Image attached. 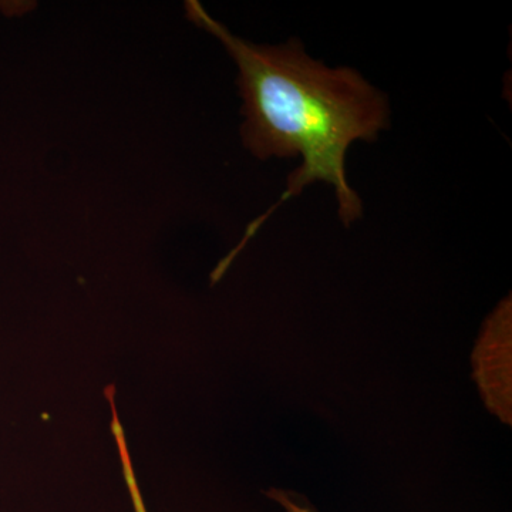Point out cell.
<instances>
[{
    "instance_id": "1",
    "label": "cell",
    "mask_w": 512,
    "mask_h": 512,
    "mask_svg": "<svg viewBox=\"0 0 512 512\" xmlns=\"http://www.w3.org/2000/svg\"><path fill=\"white\" fill-rule=\"evenodd\" d=\"M185 10L237 63L244 146L261 160L302 158L301 167L289 175L281 200L259 221L318 181L332 185L346 227L359 220L362 200L348 183L346 154L355 141L373 143L389 126L386 97L355 70L330 69L313 60L299 40L282 46L254 45L232 35L200 3L187 2Z\"/></svg>"
},
{
    "instance_id": "2",
    "label": "cell",
    "mask_w": 512,
    "mask_h": 512,
    "mask_svg": "<svg viewBox=\"0 0 512 512\" xmlns=\"http://www.w3.org/2000/svg\"><path fill=\"white\" fill-rule=\"evenodd\" d=\"M511 296L504 299L481 329L471 362L474 379L487 409L503 423L511 424Z\"/></svg>"
},
{
    "instance_id": "3",
    "label": "cell",
    "mask_w": 512,
    "mask_h": 512,
    "mask_svg": "<svg viewBox=\"0 0 512 512\" xmlns=\"http://www.w3.org/2000/svg\"><path fill=\"white\" fill-rule=\"evenodd\" d=\"M278 494V497H275L276 500L281 501V503L284 504L286 508H288L289 512H306L305 510H302V508L296 507V505L291 503V501L286 500L284 494Z\"/></svg>"
}]
</instances>
